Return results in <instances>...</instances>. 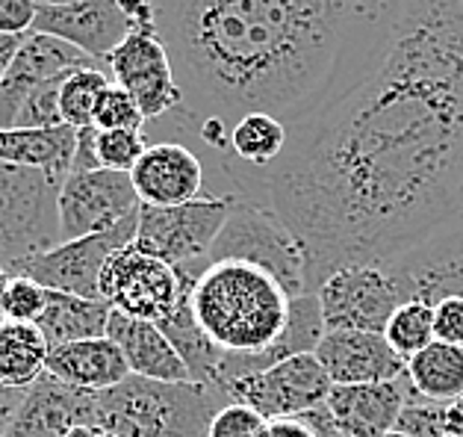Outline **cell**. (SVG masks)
<instances>
[{
	"instance_id": "1",
	"label": "cell",
	"mask_w": 463,
	"mask_h": 437,
	"mask_svg": "<svg viewBox=\"0 0 463 437\" xmlns=\"http://www.w3.org/2000/svg\"><path fill=\"white\" fill-rule=\"evenodd\" d=\"M233 195L275 213L307 252L310 293L357 263H392L463 210V6L404 0L375 65L289 130Z\"/></svg>"
},
{
	"instance_id": "2",
	"label": "cell",
	"mask_w": 463,
	"mask_h": 437,
	"mask_svg": "<svg viewBox=\"0 0 463 437\" xmlns=\"http://www.w3.org/2000/svg\"><path fill=\"white\" fill-rule=\"evenodd\" d=\"M180 107L145 137L184 142L266 113L292 130L348 92L399 21L404 0H151Z\"/></svg>"
},
{
	"instance_id": "3",
	"label": "cell",
	"mask_w": 463,
	"mask_h": 437,
	"mask_svg": "<svg viewBox=\"0 0 463 437\" xmlns=\"http://www.w3.org/2000/svg\"><path fill=\"white\" fill-rule=\"evenodd\" d=\"M292 299L272 272L245 261H213L189 284V310L222 355V394L236 378L272 366L289 328Z\"/></svg>"
},
{
	"instance_id": "4",
	"label": "cell",
	"mask_w": 463,
	"mask_h": 437,
	"mask_svg": "<svg viewBox=\"0 0 463 437\" xmlns=\"http://www.w3.org/2000/svg\"><path fill=\"white\" fill-rule=\"evenodd\" d=\"M228 396L201 385H156L130 375L98 394L95 423L107 437H207V425Z\"/></svg>"
},
{
	"instance_id": "5",
	"label": "cell",
	"mask_w": 463,
	"mask_h": 437,
	"mask_svg": "<svg viewBox=\"0 0 463 437\" xmlns=\"http://www.w3.org/2000/svg\"><path fill=\"white\" fill-rule=\"evenodd\" d=\"M56 198L60 184L44 172L0 163V266L6 278L62 242Z\"/></svg>"
},
{
	"instance_id": "6",
	"label": "cell",
	"mask_w": 463,
	"mask_h": 437,
	"mask_svg": "<svg viewBox=\"0 0 463 437\" xmlns=\"http://www.w3.org/2000/svg\"><path fill=\"white\" fill-rule=\"evenodd\" d=\"M390 266L404 299L431 305L434 340L463 349V219L458 216L437 237Z\"/></svg>"
},
{
	"instance_id": "7",
	"label": "cell",
	"mask_w": 463,
	"mask_h": 437,
	"mask_svg": "<svg viewBox=\"0 0 463 437\" xmlns=\"http://www.w3.org/2000/svg\"><path fill=\"white\" fill-rule=\"evenodd\" d=\"M213 261H245L266 269L287 287L292 299L310 293L304 245L272 210L254 201H233L231 216L210 249L207 266Z\"/></svg>"
},
{
	"instance_id": "8",
	"label": "cell",
	"mask_w": 463,
	"mask_h": 437,
	"mask_svg": "<svg viewBox=\"0 0 463 437\" xmlns=\"http://www.w3.org/2000/svg\"><path fill=\"white\" fill-rule=\"evenodd\" d=\"M236 195H201L177 207H145L139 210V225L133 245L195 281L207 269V257L233 210Z\"/></svg>"
},
{
	"instance_id": "9",
	"label": "cell",
	"mask_w": 463,
	"mask_h": 437,
	"mask_svg": "<svg viewBox=\"0 0 463 437\" xmlns=\"http://www.w3.org/2000/svg\"><path fill=\"white\" fill-rule=\"evenodd\" d=\"M189 284L175 266L130 242L112 254L100 272V301L124 317L160 325L177 310Z\"/></svg>"
},
{
	"instance_id": "10",
	"label": "cell",
	"mask_w": 463,
	"mask_h": 437,
	"mask_svg": "<svg viewBox=\"0 0 463 437\" xmlns=\"http://www.w3.org/2000/svg\"><path fill=\"white\" fill-rule=\"evenodd\" d=\"M325 331L383 334L395 308L404 301L402 284L390 263L343 266L316 290Z\"/></svg>"
},
{
	"instance_id": "11",
	"label": "cell",
	"mask_w": 463,
	"mask_h": 437,
	"mask_svg": "<svg viewBox=\"0 0 463 437\" xmlns=\"http://www.w3.org/2000/svg\"><path fill=\"white\" fill-rule=\"evenodd\" d=\"M331 387L334 385L322 369L319 357L313 352H301L260 369V373L236 378L224 396L228 402L251 408L263 420L275 423L304 417V413L325 405Z\"/></svg>"
},
{
	"instance_id": "12",
	"label": "cell",
	"mask_w": 463,
	"mask_h": 437,
	"mask_svg": "<svg viewBox=\"0 0 463 437\" xmlns=\"http://www.w3.org/2000/svg\"><path fill=\"white\" fill-rule=\"evenodd\" d=\"M60 210V233L65 240L107 233L124 222L137 219L142 201L137 195L130 175L112 169L71 172L60 186L56 198Z\"/></svg>"
},
{
	"instance_id": "13",
	"label": "cell",
	"mask_w": 463,
	"mask_h": 437,
	"mask_svg": "<svg viewBox=\"0 0 463 437\" xmlns=\"http://www.w3.org/2000/svg\"><path fill=\"white\" fill-rule=\"evenodd\" d=\"M137 225H139V216L107 233L65 240L60 245H53V249L33 257L21 275L33 278V281H39L48 290H56V293L100 299V272H104V266L112 254L137 240Z\"/></svg>"
},
{
	"instance_id": "14",
	"label": "cell",
	"mask_w": 463,
	"mask_h": 437,
	"mask_svg": "<svg viewBox=\"0 0 463 437\" xmlns=\"http://www.w3.org/2000/svg\"><path fill=\"white\" fill-rule=\"evenodd\" d=\"M107 65L112 83L137 100L145 125L175 113L184 100L168 51L156 33H130L107 60Z\"/></svg>"
},
{
	"instance_id": "15",
	"label": "cell",
	"mask_w": 463,
	"mask_h": 437,
	"mask_svg": "<svg viewBox=\"0 0 463 437\" xmlns=\"http://www.w3.org/2000/svg\"><path fill=\"white\" fill-rule=\"evenodd\" d=\"M77 69L109 71V65L86 57L83 51L71 48L69 42L44 36V33H27L18 44L15 57L6 65L4 81H0V130L15 128L21 107L27 104V98L36 89Z\"/></svg>"
},
{
	"instance_id": "16",
	"label": "cell",
	"mask_w": 463,
	"mask_h": 437,
	"mask_svg": "<svg viewBox=\"0 0 463 437\" xmlns=\"http://www.w3.org/2000/svg\"><path fill=\"white\" fill-rule=\"evenodd\" d=\"M33 33L69 42L86 57L107 62L133 27L118 0H74L62 6H39Z\"/></svg>"
},
{
	"instance_id": "17",
	"label": "cell",
	"mask_w": 463,
	"mask_h": 437,
	"mask_svg": "<svg viewBox=\"0 0 463 437\" xmlns=\"http://www.w3.org/2000/svg\"><path fill=\"white\" fill-rule=\"evenodd\" d=\"M204 163L184 142H151L130 181L145 207H177L204 193Z\"/></svg>"
},
{
	"instance_id": "18",
	"label": "cell",
	"mask_w": 463,
	"mask_h": 437,
	"mask_svg": "<svg viewBox=\"0 0 463 437\" xmlns=\"http://www.w3.org/2000/svg\"><path fill=\"white\" fill-rule=\"evenodd\" d=\"M331 385H381L404 375V361L383 334L325 331L313 349Z\"/></svg>"
},
{
	"instance_id": "19",
	"label": "cell",
	"mask_w": 463,
	"mask_h": 437,
	"mask_svg": "<svg viewBox=\"0 0 463 437\" xmlns=\"http://www.w3.org/2000/svg\"><path fill=\"white\" fill-rule=\"evenodd\" d=\"M411 394L408 375L381 385H334L325 408L336 429L348 437H387Z\"/></svg>"
},
{
	"instance_id": "20",
	"label": "cell",
	"mask_w": 463,
	"mask_h": 437,
	"mask_svg": "<svg viewBox=\"0 0 463 437\" xmlns=\"http://www.w3.org/2000/svg\"><path fill=\"white\" fill-rule=\"evenodd\" d=\"M95 399L98 394H83L44 373L21 399L4 437H62L77 423H95Z\"/></svg>"
},
{
	"instance_id": "21",
	"label": "cell",
	"mask_w": 463,
	"mask_h": 437,
	"mask_svg": "<svg viewBox=\"0 0 463 437\" xmlns=\"http://www.w3.org/2000/svg\"><path fill=\"white\" fill-rule=\"evenodd\" d=\"M107 337L121 349L130 375L156 381V385H192L184 357L177 355L172 340L165 337V331L156 322L133 319L112 310Z\"/></svg>"
},
{
	"instance_id": "22",
	"label": "cell",
	"mask_w": 463,
	"mask_h": 437,
	"mask_svg": "<svg viewBox=\"0 0 463 437\" xmlns=\"http://www.w3.org/2000/svg\"><path fill=\"white\" fill-rule=\"evenodd\" d=\"M48 373L83 394H107L130 378L128 361L109 337L53 346L48 352Z\"/></svg>"
},
{
	"instance_id": "23",
	"label": "cell",
	"mask_w": 463,
	"mask_h": 437,
	"mask_svg": "<svg viewBox=\"0 0 463 437\" xmlns=\"http://www.w3.org/2000/svg\"><path fill=\"white\" fill-rule=\"evenodd\" d=\"M77 130L60 128H6L0 130V163L39 169L60 184L71 175Z\"/></svg>"
},
{
	"instance_id": "24",
	"label": "cell",
	"mask_w": 463,
	"mask_h": 437,
	"mask_svg": "<svg viewBox=\"0 0 463 437\" xmlns=\"http://www.w3.org/2000/svg\"><path fill=\"white\" fill-rule=\"evenodd\" d=\"M289 128L284 121L266 113H248L231 128L228 154L219 160V169L231 177V184L240 175H251L272 166L287 148Z\"/></svg>"
},
{
	"instance_id": "25",
	"label": "cell",
	"mask_w": 463,
	"mask_h": 437,
	"mask_svg": "<svg viewBox=\"0 0 463 437\" xmlns=\"http://www.w3.org/2000/svg\"><path fill=\"white\" fill-rule=\"evenodd\" d=\"M109 313L112 308L100 299H80L71 293L48 290V301H44V310L36 325L53 349V346L74 343V340L107 337Z\"/></svg>"
},
{
	"instance_id": "26",
	"label": "cell",
	"mask_w": 463,
	"mask_h": 437,
	"mask_svg": "<svg viewBox=\"0 0 463 437\" xmlns=\"http://www.w3.org/2000/svg\"><path fill=\"white\" fill-rule=\"evenodd\" d=\"M51 346L33 322H0V387L30 390L48 373Z\"/></svg>"
},
{
	"instance_id": "27",
	"label": "cell",
	"mask_w": 463,
	"mask_h": 437,
	"mask_svg": "<svg viewBox=\"0 0 463 437\" xmlns=\"http://www.w3.org/2000/svg\"><path fill=\"white\" fill-rule=\"evenodd\" d=\"M404 375L416 396L439 402V405H455L458 399H463V349L434 340L404 364Z\"/></svg>"
},
{
	"instance_id": "28",
	"label": "cell",
	"mask_w": 463,
	"mask_h": 437,
	"mask_svg": "<svg viewBox=\"0 0 463 437\" xmlns=\"http://www.w3.org/2000/svg\"><path fill=\"white\" fill-rule=\"evenodd\" d=\"M112 86L109 71L104 69H80L71 71L60 86V119L74 130L95 128V113L104 92Z\"/></svg>"
},
{
	"instance_id": "29",
	"label": "cell",
	"mask_w": 463,
	"mask_h": 437,
	"mask_svg": "<svg viewBox=\"0 0 463 437\" xmlns=\"http://www.w3.org/2000/svg\"><path fill=\"white\" fill-rule=\"evenodd\" d=\"M383 337L392 346V352L402 357L404 364L413 355H420L425 346L434 343V310L420 299H404L395 313L390 317Z\"/></svg>"
},
{
	"instance_id": "30",
	"label": "cell",
	"mask_w": 463,
	"mask_h": 437,
	"mask_svg": "<svg viewBox=\"0 0 463 437\" xmlns=\"http://www.w3.org/2000/svg\"><path fill=\"white\" fill-rule=\"evenodd\" d=\"M145 148H148L145 130H98L95 137V157L100 169L130 175Z\"/></svg>"
},
{
	"instance_id": "31",
	"label": "cell",
	"mask_w": 463,
	"mask_h": 437,
	"mask_svg": "<svg viewBox=\"0 0 463 437\" xmlns=\"http://www.w3.org/2000/svg\"><path fill=\"white\" fill-rule=\"evenodd\" d=\"M446 420H449V405H439V402L411 394L392 432H402L408 437H446Z\"/></svg>"
},
{
	"instance_id": "32",
	"label": "cell",
	"mask_w": 463,
	"mask_h": 437,
	"mask_svg": "<svg viewBox=\"0 0 463 437\" xmlns=\"http://www.w3.org/2000/svg\"><path fill=\"white\" fill-rule=\"evenodd\" d=\"M44 301H48V287H42L39 281H33L27 275L6 278V290H4V317L6 319L36 325L44 310Z\"/></svg>"
},
{
	"instance_id": "33",
	"label": "cell",
	"mask_w": 463,
	"mask_h": 437,
	"mask_svg": "<svg viewBox=\"0 0 463 437\" xmlns=\"http://www.w3.org/2000/svg\"><path fill=\"white\" fill-rule=\"evenodd\" d=\"M95 128L98 130H145V116L137 107V100L124 92L121 86L112 83L98 104Z\"/></svg>"
},
{
	"instance_id": "34",
	"label": "cell",
	"mask_w": 463,
	"mask_h": 437,
	"mask_svg": "<svg viewBox=\"0 0 463 437\" xmlns=\"http://www.w3.org/2000/svg\"><path fill=\"white\" fill-rule=\"evenodd\" d=\"M269 420L260 417L257 411L228 402L216 411V417L207 425V437H266Z\"/></svg>"
},
{
	"instance_id": "35",
	"label": "cell",
	"mask_w": 463,
	"mask_h": 437,
	"mask_svg": "<svg viewBox=\"0 0 463 437\" xmlns=\"http://www.w3.org/2000/svg\"><path fill=\"white\" fill-rule=\"evenodd\" d=\"M39 15L36 0H0V36L24 39Z\"/></svg>"
},
{
	"instance_id": "36",
	"label": "cell",
	"mask_w": 463,
	"mask_h": 437,
	"mask_svg": "<svg viewBox=\"0 0 463 437\" xmlns=\"http://www.w3.org/2000/svg\"><path fill=\"white\" fill-rule=\"evenodd\" d=\"M266 437H316V432H313V425L304 417H296V420H275V423H269Z\"/></svg>"
},
{
	"instance_id": "37",
	"label": "cell",
	"mask_w": 463,
	"mask_h": 437,
	"mask_svg": "<svg viewBox=\"0 0 463 437\" xmlns=\"http://www.w3.org/2000/svg\"><path fill=\"white\" fill-rule=\"evenodd\" d=\"M27 390H9V387H0V437H4L9 420L15 417V411L21 405V399H24Z\"/></svg>"
},
{
	"instance_id": "38",
	"label": "cell",
	"mask_w": 463,
	"mask_h": 437,
	"mask_svg": "<svg viewBox=\"0 0 463 437\" xmlns=\"http://www.w3.org/2000/svg\"><path fill=\"white\" fill-rule=\"evenodd\" d=\"M18 44H21V39H13V36H0V81H4V74H6V65H9V60L15 57Z\"/></svg>"
},
{
	"instance_id": "39",
	"label": "cell",
	"mask_w": 463,
	"mask_h": 437,
	"mask_svg": "<svg viewBox=\"0 0 463 437\" xmlns=\"http://www.w3.org/2000/svg\"><path fill=\"white\" fill-rule=\"evenodd\" d=\"M62 437H107V432L98 423H77Z\"/></svg>"
},
{
	"instance_id": "40",
	"label": "cell",
	"mask_w": 463,
	"mask_h": 437,
	"mask_svg": "<svg viewBox=\"0 0 463 437\" xmlns=\"http://www.w3.org/2000/svg\"><path fill=\"white\" fill-rule=\"evenodd\" d=\"M4 290H6V275L0 272V322L6 319V317H4Z\"/></svg>"
},
{
	"instance_id": "41",
	"label": "cell",
	"mask_w": 463,
	"mask_h": 437,
	"mask_svg": "<svg viewBox=\"0 0 463 437\" xmlns=\"http://www.w3.org/2000/svg\"><path fill=\"white\" fill-rule=\"evenodd\" d=\"M39 6H62V4H74V0H36Z\"/></svg>"
},
{
	"instance_id": "42",
	"label": "cell",
	"mask_w": 463,
	"mask_h": 437,
	"mask_svg": "<svg viewBox=\"0 0 463 437\" xmlns=\"http://www.w3.org/2000/svg\"><path fill=\"white\" fill-rule=\"evenodd\" d=\"M387 437H408V434H402V432H390Z\"/></svg>"
},
{
	"instance_id": "43",
	"label": "cell",
	"mask_w": 463,
	"mask_h": 437,
	"mask_svg": "<svg viewBox=\"0 0 463 437\" xmlns=\"http://www.w3.org/2000/svg\"><path fill=\"white\" fill-rule=\"evenodd\" d=\"M455 405H458V408L463 411V399H458V402H455Z\"/></svg>"
},
{
	"instance_id": "44",
	"label": "cell",
	"mask_w": 463,
	"mask_h": 437,
	"mask_svg": "<svg viewBox=\"0 0 463 437\" xmlns=\"http://www.w3.org/2000/svg\"><path fill=\"white\" fill-rule=\"evenodd\" d=\"M460 219H463V210H460Z\"/></svg>"
},
{
	"instance_id": "45",
	"label": "cell",
	"mask_w": 463,
	"mask_h": 437,
	"mask_svg": "<svg viewBox=\"0 0 463 437\" xmlns=\"http://www.w3.org/2000/svg\"><path fill=\"white\" fill-rule=\"evenodd\" d=\"M0 272H4V266H0Z\"/></svg>"
},
{
	"instance_id": "46",
	"label": "cell",
	"mask_w": 463,
	"mask_h": 437,
	"mask_svg": "<svg viewBox=\"0 0 463 437\" xmlns=\"http://www.w3.org/2000/svg\"><path fill=\"white\" fill-rule=\"evenodd\" d=\"M460 6H463V0H460Z\"/></svg>"
}]
</instances>
